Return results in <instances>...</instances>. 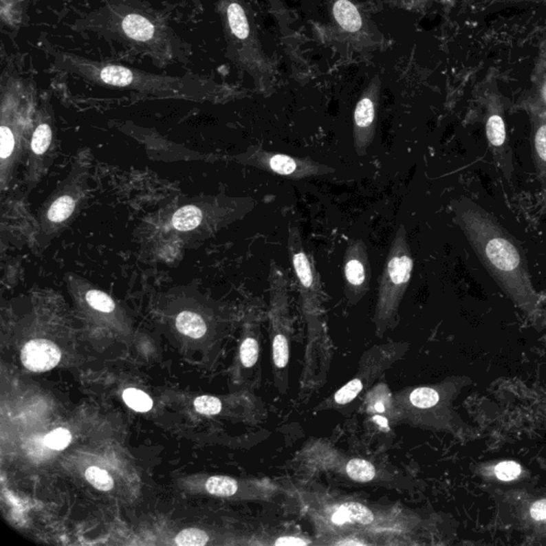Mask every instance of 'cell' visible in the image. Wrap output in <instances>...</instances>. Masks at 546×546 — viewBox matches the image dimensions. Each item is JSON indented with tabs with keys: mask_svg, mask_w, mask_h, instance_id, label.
<instances>
[{
	"mask_svg": "<svg viewBox=\"0 0 546 546\" xmlns=\"http://www.w3.org/2000/svg\"><path fill=\"white\" fill-rule=\"evenodd\" d=\"M71 28L117 42L160 67L186 63L191 56L190 45L162 11L142 0H100L98 8L75 19Z\"/></svg>",
	"mask_w": 546,
	"mask_h": 546,
	"instance_id": "obj_1",
	"label": "cell"
},
{
	"mask_svg": "<svg viewBox=\"0 0 546 546\" xmlns=\"http://www.w3.org/2000/svg\"><path fill=\"white\" fill-rule=\"evenodd\" d=\"M47 50L56 69L96 86L135 91L158 98L199 102H215L226 96L223 86L205 77L155 74L116 62L90 59L55 47Z\"/></svg>",
	"mask_w": 546,
	"mask_h": 546,
	"instance_id": "obj_2",
	"label": "cell"
},
{
	"mask_svg": "<svg viewBox=\"0 0 546 546\" xmlns=\"http://www.w3.org/2000/svg\"><path fill=\"white\" fill-rule=\"evenodd\" d=\"M451 207L455 222L493 280L513 298L532 300L534 297L532 276L518 240L468 197L455 199Z\"/></svg>",
	"mask_w": 546,
	"mask_h": 546,
	"instance_id": "obj_3",
	"label": "cell"
},
{
	"mask_svg": "<svg viewBox=\"0 0 546 546\" xmlns=\"http://www.w3.org/2000/svg\"><path fill=\"white\" fill-rule=\"evenodd\" d=\"M288 253L299 288L300 309L307 325V347L300 379V392L323 386L330 369L332 348L323 321V288L313 255L307 251L298 226L288 232Z\"/></svg>",
	"mask_w": 546,
	"mask_h": 546,
	"instance_id": "obj_4",
	"label": "cell"
},
{
	"mask_svg": "<svg viewBox=\"0 0 546 546\" xmlns=\"http://www.w3.org/2000/svg\"><path fill=\"white\" fill-rule=\"evenodd\" d=\"M216 8L223 29L228 59L247 73L259 90H271L276 73L261 45L247 1L216 0Z\"/></svg>",
	"mask_w": 546,
	"mask_h": 546,
	"instance_id": "obj_5",
	"label": "cell"
},
{
	"mask_svg": "<svg viewBox=\"0 0 546 546\" xmlns=\"http://www.w3.org/2000/svg\"><path fill=\"white\" fill-rule=\"evenodd\" d=\"M309 513L323 539L332 540L328 544L346 536H402L410 529V518L404 521L406 516L400 513L389 518L385 511L352 499L316 501L313 506L309 503Z\"/></svg>",
	"mask_w": 546,
	"mask_h": 546,
	"instance_id": "obj_6",
	"label": "cell"
},
{
	"mask_svg": "<svg viewBox=\"0 0 546 546\" xmlns=\"http://www.w3.org/2000/svg\"><path fill=\"white\" fill-rule=\"evenodd\" d=\"M34 91L21 79L5 77L1 87V185L11 181L13 168L22 150L23 139L36 119Z\"/></svg>",
	"mask_w": 546,
	"mask_h": 546,
	"instance_id": "obj_7",
	"label": "cell"
},
{
	"mask_svg": "<svg viewBox=\"0 0 546 546\" xmlns=\"http://www.w3.org/2000/svg\"><path fill=\"white\" fill-rule=\"evenodd\" d=\"M413 269L414 259L408 233L406 228L400 226L391 243L378 288L373 316L377 336L382 338L386 331L398 325L399 307L410 286Z\"/></svg>",
	"mask_w": 546,
	"mask_h": 546,
	"instance_id": "obj_8",
	"label": "cell"
},
{
	"mask_svg": "<svg viewBox=\"0 0 546 546\" xmlns=\"http://www.w3.org/2000/svg\"><path fill=\"white\" fill-rule=\"evenodd\" d=\"M290 284L278 265H271L269 273V323L271 362L274 384L281 394L290 386V342L292 321L290 313Z\"/></svg>",
	"mask_w": 546,
	"mask_h": 546,
	"instance_id": "obj_9",
	"label": "cell"
},
{
	"mask_svg": "<svg viewBox=\"0 0 546 546\" xmlns=\"http://www.w3.org/2000/svg\"><path fill=\"white\" fill-rule=\"evenodd\" d=\"M408 342H392L377 345L367 350L362 356L351 380L342 385L332 397L323 400V404L317 406V410H336L353 402L363 393L369 390L387 369L402 359L408 352Z\"/></svg>",
	"mask_w": 546,
	"mask_h": 546,
	"instance_id": "obj_10",
	"label": "cell"
},
{
	"mask_svg": "<svg viewBox=\"0 0 546 546\" xmlns=\"http://www.w3.org/2000/svg\"><path fill=\"white\" fill-rule=\"evenodd\" d=\"M300 461L309 470L338 472V475L360 483L380 481L383 477L380 468L371 461L345 456L323 441L304 447Z\"/></svg>",
	"mask_w": 546,
	"mask_h": 546,
	"instance_id": "obj_11",
	"label": "cell"
},
{
	"mask_svg": "<svg viewBox=\"0 0 546 546\" xmlns=\"http://www.w3.org/2000/svg\"><path fill=\"white\" fill-rule=\"evenodd\" d=\"M238 160L245 166H253L268 173L295 181L329 175L334 172L331 166L319 164L309 157L290 156L281 153L269 152L255 146H252Z\"/></svg>",
	"mask_w": 546,
	"mask_h": 546,
	"instance_id": "obj_12",
	"label": "cell"
},
{
	"mask_svg": "<svg viewBox=\"0 0 546 546\" xmlns=\"http://www.w3.org/2000/svg\"><path fill=\"white\" fill-rule=\"evenodd\" d=\"M381 81L373 77L360 96L353 111V144L359 156H365L375 140Z\"/></svg>",
	"mask_w": 546,
	"mask_h": 546,
	"instance_id": "obj_13",
	"label": "cell"
},
{
	"mask_svg": "<svg viewBox=\"0 0 546 546\" xmlns=\"http://www.w3.org/2000/svg\"><path fill=\"white\" fill-rule=\"evenodd\" d=\"M371 270L369 251L363 240H352L345 251L342 265L345 297L350 305H356L371 285Z\"/></svg>",
	"mask_w": 546,
	"mask_h": 546,
	"instance_id": "obj_14",
	"label": "cell"
},
{
	"mask_svg": "<svg viewBox=\"0 0 546 546\" xmlns=\"http://www.w3.org/2000/svg\"><path fill=\"white\" fill-rule=\"evenodd\" d=\"M327 3L333 22L350 41L362 47L380 42L356 0H327Z\"/></svg>",
	"mask_w": 546,
	"mask_h": 546,
	"instance_id": "obj_15",
	"label": "cell"
},
{
	"mask_svg": "<svg viewBox=\"0 0 546 546\" xmlns=\"http://www.w3.org/2000/svg\"><path fill=\"white\" fill-rule=\"evenodd\" d=\"M34 129L31 133L30 155H29V175L34 181L36 169L42 166V160L50 151L54 139V117L50 105L41 106L34 119Z\"/></svg>",
	"mask_w": 546,
	"mask_h": 546,
	"instance_id": "obj_16",
	"label": "cell"
},
{
	"mask_svg": "<svg viewBox=\"0 0 546 546\" xmlns=\"http://www.w3.org/2000/svg\"><path fill=\"white\" fill-rule=\"evenodd\" d=\"M81 188L77 185H65L60 193L52 197L44 210L42 226L46 228H58L65 226L73 216L78 204Z\"/></svg>",
	"mask_w": 546,
	"mask_h": 546,
	"instance_id": "obj_17",
	"label": "cell"
},
{
	"mask_svg": "<svg viewBox=\"0 0 546 546\" xmlns=\"http://www.w3.org/2000/svg\"><path fill=\"white\" fill-rule=\"evenodd\" d=\"M23 365L34 373H44L58 365L61 352L57 345L47 340H34L27 342L21 354Z\"/></svg>",
	"mask_w": 546,
	"mask_h": 546,
	"instance_id": "obj_18",
	"label": "cell"
},
{
	"mask_svg": "<svg viewBox=\"0 0 546 546\" xmlns=\"http://www.w3.org/2000/svg\"><path fill=\"white\" fill-rule=\"evenodd\" d=\"M532 156L537 177L546 193V116L534 119L532 125Z\"/></svg>",
	"mask_w": 546,
	"mask_h": 546,
	"instance_id": "obj_19",
	"label": "cell"
},
{
	"mask_svg": "<svg viewBox=\"0 0 546 546\" xmlns=\"http://www.w3.org/2000/svg\"><path fill=\"white\" fill-rule=\"evenodd\" d=\"M206 214V210L202 207L186 205L174 212L171 219V228L181 233L197 230L199 226H202Z\"/></svg>",
	"mask_w": 546,
	"mask_h": 546,
	"instance_id": "obj_20",
	"label": "cell"
},
{
	"mask_svg": "<svg viewBox=\"0 0 546 546\" xmlns=\"http://www.w3.org/2000/svg\"><path fill=\"white\" fill-rule=\"evenodd\" d=\"M259 332L256 325L250 327L249 332L245 335L239 348V360L241 366L245 369L256 367L261 353L259 345Z\"/></svg>",
	"mask_w": 546,
	"mask_h": 546,
	"instance_id": "obj_21",
	"label": "cell"
},
{
	"mask_svg": "<svg viewBox=\"0 0 546 546\" xmlns=\"http://www.w3.org/2000/svg\"><path fill=\"white\" fill-rule=\"evenodd\" d=\"M176 328L182 334L191 338H201L207 332V325L202 316L190 311L182 312L175 321Z\"/></svg>",
	"mask_w": 546,
	"mask_h": 546,
	"instance_id": "obj_22",
	"label": "cell"
},
{
	"mask_svg": "<svg viewBox=\"0 0 546 546\" xmlns=\"http://www.w3.org/2000/svg\"><path fill=\"white\" fill-rule=\"evenodd\" d=\"M239 482L228 476H212L206 482V490L216 496L232 497L237 494Z\"/></svg>",
	"mask_w": 546,
	"mask_h": 546,
	"instance_id": "obj_23",
	"label": "cell"
},
{
	"mask_svg": "<svg viewBox=\"0 0 546 546\" xmlns=\"http://www.w3.org/2000/svg\"><path fill=\"white\" fill-rule=\"evenodd\" d=\"M85 300L89 307L100 313L110 314L116 309L113 299L106 292H100L96 288H89L85 292Z\"/></svg>",
	"mask_w": 546,
	"mask_h": 546,
	"instance_id": "obj_24",
	"label": "cell"
},
{
	"mask_svg": "<svg viewBox=\"0 0 546 546\" xmlns=\"http://www.w3.org/2000/svg\"><path fill=\"white\" fill-rule=\"evenodd\" d=\"M270 6V11L276 17L279 29L283 38L290 39L292 36L290 29V15L284 0H267Z\"/></svg>",
	"mask_w": 546,
	"mask_h": 546,
	"instance_id": "obj_25",
	"label": "cell"
},
{
	"mask_svg": "<svg viewBox=\"0 0 546 546\" xmlns=\"http://www.w3.org/2000/svg\"><path fill=\"white\" fill-rule=\"evenodd\" d=\"M123 400L125 404L137 412H149L153 406V400L146 393L137 389L124 391Z\"/></svg>",
	"mask_w": 546,
	"mask_h": 546,
	"instance_id": "obj_26",
	"label": "cell"
},
{
	"mask_svg": "<svg viewBox=\"0 0 546 546\" xmlns=\"http://www.w3.org/2000/svg\"><path fill=\"white\" fill-rule=\"evenodd\" d=\"M86 479L90 482L93 487L100 491H109L113 488L114 482L111 476L98 466H91L85 472Z\"/></svg>",
	"mask_w": 546,
	"mask_h": 546,
	"instance_id": "obj_27",
	"label": "cell"
},
{
	"mask_svg": "<svg viewBox=\"0 0 546 546\" xmlns=\"http://www.w3.org/2000/svg\"><path fill=\"white\" fill-rule=\"evenodd\" d=\"M175 542L179 546H203L208 542V536L203 530L188 528L176 536Z\"/></svg>",
	"mask_w": 546,
	"mask_h": 546,
	"instance_id": "obj_28",
	"label": "cell"
},
{
	"mask_svg": "<svg viewBox=\"0 0 546 546\" xmlns=\"http://www.w3.org/2000/svg\"><path fill=\"white\" fill-rule=\"evenodd\" d=\"M72 441L71 433L63 428H58L48 433L44 439V444L55 450H63L69 446Z\"/></svg>",
	"mask_w": 546,
	"mask_h": 546,
	"instance_id": "obj_29",
	"label": "cell"
},
{
	"mask_svg": "<svg viewBox=\"0 0 546 546\" xmlns=\"http://www.w3.org/2000/svg\"><path fill=\"white\" fill-rule=\"evenodd\" d=\"M195 408L204 415H217L221 412L222 402L217 397L199 396L195 400Z\"/></svg>",
	"mask_w": 546,
	"mask_h": 546,
	"instance_id": "obj_30",
	"label": "cell"
},
{
	"mask_svg": "<svg viewBox=\"0 0 546 546\" xmlns=\"http://www.w3.org/2000/svg\"><path fill=\"white\" fill-rule=\"evenodd\" d=\"M522 472V468L516 462L506 461L501 462L496 466V475L503 481H510L518 478Z\"/></svg>",
	"mask_w": 546,
	"mask_h": 546,
	"instance_id": "obj_31",
	"label": "cell"
},
{
	"mask_svg": "<svg viewBox=\"0 0 546 546\" xmlns=\"http://www.w3.org/2000/svg\"><path fill=\"white\" fill-rule=\"evenodd\" d=\"M530 514L534 520H546V499L534 503L530 509Z\"/></svg>",
	"mask_w": 546,
	"mask_h": 546,
	"instance_id": "obj_32",
	"label": "cell"
},
{
	"mask_svg": "<svg viewBox=\"0 0 546 546\" xmlns=\"http://www.w3.org/2000/svg\"><path fill=\"white\" fill-rule=\"evenodd\" d=\"M190 1H191V3H193V6H195V7H197V8H199V9H201V1H199V0H190Z\"/></svg>",
	"mask_w": 546,
	"mask_h": 546,
	"instance_id": "obj_33",
	"label": "cell"
}]
</instances>
